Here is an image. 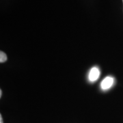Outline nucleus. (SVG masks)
I'll return each mask as SVG.
<instances>
[{"label": "nucleus", "instance_id": "nucleus-6", "mask_svg": "<svg viewBox=\"0 0 123 123\" xmlns=\"http://www.w3.org/2000/svg\"></svg>", "mask_w": 123, "mask_h": 123}, {"label": "nucleus", "instance_id": "nucleus-1", "mask_svg": "<svg viewBox=\"0 0 123 123\" xmlns=\"http://www.w3.org/2000/svg\"><path fill=\"white\" fill-rule=\"evenodd\" d=\"M114 79L111 77H107L105 79L103 80V81L101 82V87L103 90H106L110 89L114 84Z\"/></svg>", "mask_w": 123, "mask_h": 123}, {"label": "nucleus", "instance_id": "nucleus-4", "mask_svg": "<svg viewBox=\"0 0 123 123\" xmlns=\"http://www.w3.org/2000/svg\"><path fill=\"white\" fill-rule=\"evenodd\" d=\"M0 123H4L3 122V118H2V116L0 114Z\"/></svg>", "mask_w": 123, "mask_h": 123}, {"label": "nucleus", "instance_id": "nucleus-5", "mask_svg": "<svg viewBox=\"0 0 123 123\" xmlns=\"http://www.w3.org/2000/svg\"><path fill=\"white\" fill-rule=\"evenodd\" d=\"M1 96H2V90H0V97H1Z\"/></svg>", "mask_w": 123, "mask_h": 123}, {"label": "nucleus", "instance_id": "nucleus-2", "mask_svg": "<svg viewBox=\"0 0 123 123\" xmlns=\"http://www.w3.org/2000/svg\"><path fill=\"white\" fill-rule=\"evenodd\" d=\"M100 75V70L97 67H93L89 73V80L92 82L97 81Z\"/></svg>", "mask_w": 123, "mask_h": 123}, {"label": "nucleus", "instance_id": "nucleus-3", "mask_svg": "<svg viewBox=\"0 0 123 123\" xmlns=\"http://www.w3.org/2000/svg\"><path fill=\"white\" fill-rule=\"evenodd\" d=\"M7 59H8V57H7L6 54L3 51H1L0 52V62L4 63L7 60Z\"/></svg>", "mask_w": 123, "mask_h": 123}]
</instances>
